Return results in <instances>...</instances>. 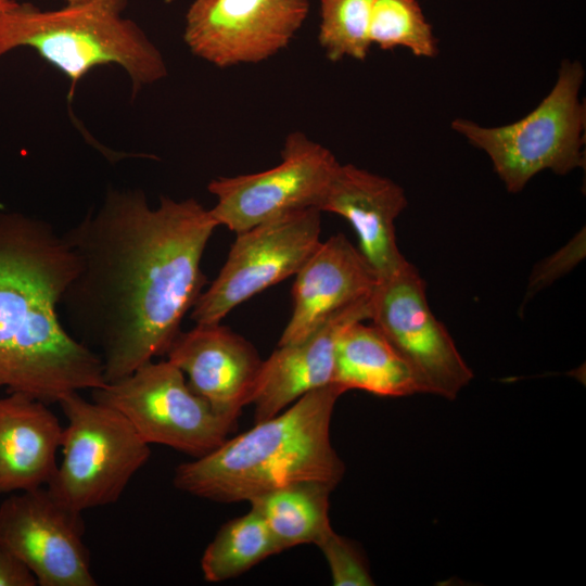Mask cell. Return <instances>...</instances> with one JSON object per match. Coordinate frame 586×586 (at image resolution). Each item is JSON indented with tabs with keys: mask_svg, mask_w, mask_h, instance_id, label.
I'll list each match as a JSON object with an SVG mask.
<instances>
[{
	"mask_svg": "<svg viewBox=\"0 0 586 586\" xmlns=\"http://www.w3.org/2000/svg\"><path fill=\"white\" fill-rule=\"evenodd\" d=\"M370 320L410 365L423 393L453 400L473 379L453 337L432 313L425 282L411 263L378 280Z\"/></svg>",
	"mask_w": 586,
	"mask_h": 586,
	"instance_id": "10",
	"label": "cell"
},
{
	"mask_svg": "<svg viewBox=\"0 0 586 586\" xmlns=\"http://www.w3.org/2000/svg\"><path fill=\"white\" fill-rule=\"evenodd\" d=\"M217 221L195 199L110 189L97 211L62 233L78 271L60 306L93 351L106 383L166 355L203 292L201 262Z\"/></svg>",
	"mask_w": 586,
	"mask_h": 586,
	"instance_id": "1",
	"label": "cell"
},
{
	"mask_svg": "<svg viewBox=\"0 0 586 586\" xmlns=\"http://www.w3.org/2000/svg\"><path fill=\"white\" fill-rule=\"evenodd\" d=\"M92 400L119 411L148 444L200 458L220 446L237 422L218 415L169 360L142 365L91 390Z\"/></svg>",
	"mask_w": 586,
	"mask_h": 586,
	"instance_id": "7",
	"label": "cell"
},
{
	"mask_svg": "<svg viewBox=\"0 0 586 586\" xmlns=\"http://www.w3.org/2000/svg\"><path fill=\"white\" fill-rule=\"evenodd\" d=\"M67 419L62 460L46 486L74 511L119 499L132 476L150 458L148 444L117 410L74 392L59 402Z\"/></svg>",
	"mask_w": 586,
	"mask_h": 586,
	"instance_id": "6",
	"label": "cell"
},
{
	"mask_svg": "<svg viewBox=\"0 0 586 586\" xmlns=\"http://www.w3.org/2000/svg\"><path fill=\"white\" fill-rule=\"evenodd\" d=\"M17 2L18 0H0V11L11 8Z\"/></svg>",
	"mask_w": 586,
	"mask_h": 586,
	"instance_id": "26",
	"label": "cell"
},
{
	"mask_svg": "<svg viewBox=\"0 0 586 586\" xmlns=\"http://www.w3.org/2000/svg\"><path fill=\"white\" fill-rule=\"evenodd\" d=\"M374 0H320L318 41L326 56L364 61L371 44L369 27Z\"/></svg>",
	"mask_w": 586,
	"mask_h": 586,
	"instance_id": "22",
	"label": "cell"
},
{
	"mask_svg": "<svg viewBox=\"0 0 586 586\" xmlns=\"http://www.w3.org/2000/svg\"><path fill=\"white\" fill-rule=\"evenodd\" d=\"M308 9V0H194L183 38L215 66L257 63L289 44Z\"/></svg>",
	"mask_w": 586,
	"mask_h": 586,
	"instance_id": "12",
	"label": "cell"
},
{
	"mask_svg": "<svg viewBox=\"0 0 586 586\" xmlns=\"http://www.w3.org/2000/svg\"><path fill=\"white\" fill-rule=\"evenodd\" d=\"M321 212L306 208L235 233L217 278L191 309L199 324L220 322L265 289L294 276L320 243Z\"/></svg>",
	"mask_w": 586,
	"mask_h": 586,
	"instance_id": "8",
	"label": "cell"
},
{
	"mask_svg": "<svg viewBox=\"0 0 586 586\" xmlns=\"http://www.w3.org/2000/svg\"><path fill=\"white\" fill-rule=\"evenodd\" d=\"M281 549L262 517L253 509L225 523L205 548L204 578L219 583L239 576Z\"/></svg>",
	"mask_w": 586,
	"mask_h": 586,
	"instance_id": "20",
	"label": "cell"
},
{
	"mask_svg": "<svg viewBox=\"0 0 586 586\" xmlns=\"http://www.w3.org/2000/svg\"><path fill=\"white\" fill-rule=\"evenodd\" d=\"M28 566L11 550L0 545V586H37Z\"/></svg>",
	"mask_w": 586,
	"mask_h": 586,
	"instance_id": "25",
	"label": "cell"
},
{
	"mask_svg": "<svg viewBox=\"0 0 586 586\" xmlns=\"http://www.w3.org/2000/svg\"><path fill=\"white\" fill-rule=\"evenodd\" d=\"M340 163L330 150L294 131L285 138L281 162L267 170L213 179L209 209L218 226L239 233L279 216L317 208Z\"/></svg>",
	"mask_w": 586,
	"mask_h": 586,
	"instance_id": "9",
	"label": "cell"
},
{
	"mask_svg": "<svg viewBox=\"0 0 586 586\" xmlns=\"http://www.w3.org/2000/svg\"><path fill=\"white\" fill-rule=\"evenodd\" d=\"M406 206L405 192L393 180L353 164H340L319 211L349 222L358 237L359 252L381 280L408 262L395 234V220Z\"/></svg>",
	"mask_w": 586,
	"mask_h": 586,
	"instance_id": "15",
	"label": "cell"
},
{
	"mask_svg": "<svg viewBox=\"0 0 586 586\" xmlns=\"http://www.w3.org/2000/svg\"><path fill=\"white\" fill-rule=\"evenodd\" d=\"M166 356L218 415L237 422L251 404L263 359L251 342L229 327L195 323L177 334Z\"/></svg>",
	"mask_w": 586,
	"mask_h": 586,
	"instance_id": "13",
	"label": "cell"
},
{
	"mask_svg": "<svg viewBox=\"0 0 586 586\" xmlns=\"http://www.w3.org/2000/svg\"><path fill=\"white\" fill-rule=\"evenodd\" d=\"M334 488L318 481H300L262 493L249 500L266 523L281 551L317 545L333 528L329 497Z\"/></svg>",
	"mask_w": 586,
	"mask_h": 586,
	"instance_id": "19",
	"label": "cell"
},
{
	"mask_svg": "<svg viewBox=\"0 0 586 586\" xmlns=\"http://www.w3.org/2000/svg\"><path fill=\"white\" fill-rule=\"evenodd\" d=\"M77 271L76 254L50 224L0 214V390L49 405L106 384L100 357L60 317Z\"/></svg>",
	"mask_w": 586,
	"mask_h": 586,
	"instance_id": "2",
	"label": "cell"
},
{
	"mask_svg": "<svg viewBox=\"0 0 586 586\" xmlns=\"http://www.w3.org/2000/svg\"><path fill=\"white\" fill-rule=\"evenodd\" d=\"M65 1H66V4H74V3H79L86 0H65Z\"/></svg>",
	"mask_w": 586,
	"mask_h": 586,
	"instance_id": "27",
	"label": "cell"
},
{
	"mask_svg": "<svg viewBox=\"0 0 586 586\" xmlns=\"http://www.w3.org/2000/svg\"><path fill=\"white\" fill-rule=\"evenodd\" d=\"M127 0H86L58 10L21 3L0 11V58L28 47L71 81L69 95L92 68L115 64L128 74L133 95L167 75L158 49L131 20Z\"/></svg>",
	"mask_w": 586,
	"mask_h": 586,
	"instance_id": "4",
	"label": "cell"
},
{
	"mask_svg": "<svg viewBox=\"0 0 586 586\" xmlns=\"http://www.w3.org/2000/svg\"><path fill=\"white\" fill-rule=\"evenodd\" d=\"M317 546L327 560L333 585H374L366 557L355 542L332 530Z\"/></svg>",
	"mask_w": 586,
	"mask_h": 586,
	"instance_id": "23",
	"label": "cell"
},
{
	"mask_svg": "<svg viewBox=\"0 0 586 586\" xmlns=\"http://www.w3.org/2000/svg\"><path fill=\"white\" fill-rule=\"evenodd\" d=\"M369 38L382 50L404 47L421 58L438 53L433 28L417 0H374Z\"/></svg>",
	"mask_w": 586,
	"mask_h": 586,
	"instance_id": "21",
	"label": "cell"
},
{
	"mask_svg": "<svg viewBox=\"0 0 586 586\" xmlns=\"http://www.w3.org/2000/svg\"><path fill=\"white\" fill-rule=\"evenodd\" d=\"M62 434L48 404L22 393L0 397V494L47 486Z\"/></svg>",
	"mask_w": 586,
	"mask_h": 586,
	"instance_id": "17",
	"label": "cell"
},
{
	"mask_svg": "<svg viewBox=\"0 0 586 586\" xmlns=\"http://www.w3.org/2000/svg\"><path fill=\"white\" fill-rule=\"evenodd\" d=\"M331 384L344 393L360 390L388 397L423 393L403 355L377 326L364 321L351 323L339 335Z\"/></svg>",
	"mask_w": 586,
	"mask_h": 586,
	"instance_id": "18",
	"label": "cell"
},
{
	"mask_svg": "<svg viewBox=\"0 0 586 586\" xmlns=\"http://www.w3.org/2000/svg\"><path fill=\"white\" fill-rule=\"evenodd\" d=\"M294 276L292 313L278 345L303 340L336 313L370 297L378 283L343 233L320 241Z\"/></svg>",
	"mask_w": 586,
	"mask_h": 586,
	"instance_id": "14",
	"label": "cell"
},
{
	"mask_svg": "<svg viewBox=\"0 0 586 586\" xmlns=\"http://www.w3.org/2000/svg\"><path fill=\"white\" fill-rule=\"evenodd\" d=\"M584 76L578 61L564 60L550 92L521 119L483 127L456 118L451 128L488 155L511 193L523 190L543 170L566 175L584 168L586 109L579 100Z\"/></svg>",
	"mask_w": 586,
	"mask_h": 586,
	"instance_id": "5",
	"label": "cell"
},
{
	"mask_svg": "<svg viewBox=\"0 0 586 586\" xmlns=\"http://www.w3.org/2000/svg\"><path fill=\"white\" fill-rule=\"evenodd\" d=\"M585 257V230L576 233L564 246L542 260L532 270L525 300L552 284Z\"/></svg>",
	"mask_w": 586,
	"mask_h": 586,
	"instance_id": "24",
	"label": "cell"
},
{
	"mask_svg": "<svg viewBox=\"0 0 586 586\" xmlns=\"http://www.w3.org/2000/svg\"><path fill=\"white\" fill-rule=\"evenodd\" d=\"M344 392L329 384L314 390L266 420L200 458L179 464L174 485L218 502L249 501L290 483L318 481L333 488L345 466L330 436L332 413Z\"/></svg>",
	"mask_w": 586,
	"mask_h": 586,
	"instance_id": "3",
	"label": "cell"
},
{
	"mask_svg": "<svg viewBox=\"0 0 586 586\" xmlns=\"http://www.w3.org/2000/svg\"><path fill=\"white\" fill-rule=\"evenodd\" d=\"M81 513L38 487L0 505V545L16 555L39 586H95Z\"/></svg>",
	"mask_w": 586,
	"mask_h": 586,
	"instance_id": "11",
	"label": "cell"
},
{
	"mask_svg": "<svg viewBox=\"0 0 586 586\" xmlns=\"http://www.w3.org/2000/svg\"><path fill=\"white\" fill-rule=\"evenodd\" d=\"M371 296L336 313L303 340L278 345L263 360L251 400L255 422L271 418L303 395L331 384L339 335L351 323L370 319Z\"/></svg>",
	"mask_w": 586,
	"mask_h": 586,
	"instance_id": "16",
	"label": "cell"
}]
</instances>
